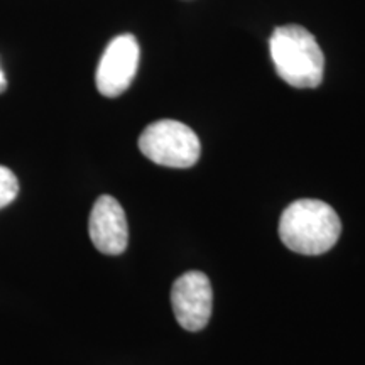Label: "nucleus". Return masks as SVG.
Segmentation results:
<instances>
[{
  "label": "nucleus",
  "instance_id": "obj_5",
  "mask_svg": "<svg viewBox=\"0 0 365 365\" xmlns=\"http://www.w3.org/2000/svg\"><path fill=\"white\" fill-rule=\"evenodd\" d=\"M176 322L188 331H200L212 317L213 291L207 274L188 271L178 277L171 289Z\"/></svg>",
  "mask_w": 365,
  "mask_h": 365
},
{
  "label": "nucleus",
  "instance_id": "obj_8",
  "mask_svg": "<svg viewBox=\"0 0 365 365\" xmlns=\"http://www.w3.org/2000/svg\"><path fill=\"white\" fill-rule=\"evenodd\" d=\"M6 85H7V81H6V75H4L2 68H0V93H2V91L6 90Z\"/></svg>",
  "mask_w": 365,
  "mask_h": 365
},
{
  "label": "nucleus",
  "instance_id": "obj_6",
  "mask_svg": "<svg viewBox=\"0 0 365 365\" xmlns=\"http://www.w3.org/2000/svg\"><path fill=\"white\" fill-rule=\"evenodd\" d=\"M90 239L95 249L105 255H118L127 249L129 225L124 208L110 195H102L95 202L88 222Z\"/></svg>",
  "mask_w": 365,
  "mask_h": 365
},
{
  "label": "nucleus",
  "instance_id": "obj_4",
  "mask_svg": "<svg viewBox=\"0 0 365 365\" xmlns=\"http://www.w3.org/2000/svg\"><path fill=\"white\" fill-rule=\"evenodd\" d=\"M139 56V43L132 34H120L108 43L95 75V83L103 97H118L129 88L135 78Z\"/></svg>",
  "mask_w": 365,
  "mask_h": 365
},
{
  "label": "nucleus",
  "instance_id": "obj_3",
  "mask_svg": "<svg viewBox=\"0 0 365 365\" xmlns=\"http://www.w3.org/2000/svg\"><path fill=\"white\" fill-rule=\"evenodd\" d=\"M139 149L145 158L159 166L191 168L202 154L198 135L188 125L171 118L148 125L139 137Z\"/></svg>",
  "mask_w": 365,
  "mask_h": 365
},
{
  "label": "nucleus",
  "instance_id": "obj_1",
  "mask_svg": "<svg viewBox=\"0 0 365 365\" xmlns=\"http://www.w3.org/2000/svg\"><path fill=\"white\" fill-rule=\"evenodd\" d=\"M341 234V222L330 205L319 200H298L282 212L279 237L296 254L319 255L333 249Z\"/></svg>",
  "mask_w": 365,
  "mask_h": 365
},
{
  "label": "nucleus",
  "instance_id": "obj_2",
  "mask_svg": "<svg viewBox=\"0 0 365 365\" xmlns=\"http://www.w3.org/2000/svg\"><path fill=\"white\" fill-rule=\"evenodd\" d=\"M271 58L282 81L294 88H317L323 81L325 56L314 36L289 24L274 29L269 39Z\"/></svg>",
  "mask_w": 365,
  "mask_h": 365
},
{
  "label": "nucleus",
  "instance_id": "obj_7",
  "mask_svg": "<svg viewBox=\"0 0 365 365\" xmlns=\"http://www.w3.org/2000/svg\"><path fill=\"white\" fill-rule=\"evenodd\" d=\"M19 193V181L6 166H0V210L11 205Z\"/></svg>",
  "mask_w": 365,
  "mask_h": 365
}]
</instances>
